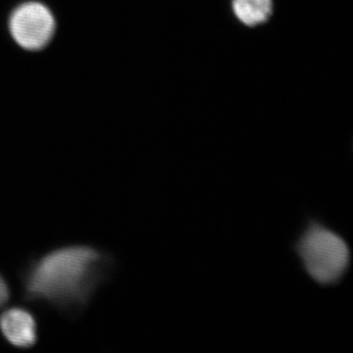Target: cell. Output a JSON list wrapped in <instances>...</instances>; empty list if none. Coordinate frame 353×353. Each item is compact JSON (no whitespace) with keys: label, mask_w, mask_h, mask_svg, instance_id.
<instances>
[{"label":"cell","mask_w":353,"mask_h":353,"mask_svg":"<svg viewBox=\"0 0 353 353\" xmlns=\"http://www.w3.org/2000/svg\"><path fill=\"white\" fill-rule=\"evenodd\" d=\"M115 268L112 253L99 246H58L32 255L18 270L21 299L76 321L101 288L110 282Z\"/></svg>","instance_id":"6da1fadb"},{"label":"cell","mask_w":353,"mask_h":353,"mask_svg":"<svg viewBox=\"0 0 353 353\" xmlns=\"http://www.w3.org/2000/svg\"><path fill=\"white\" fill-rule=\"evenodd\" d=\"M296 252L309 277L322 285L338 284L350 266L345 239L317 221H311L296 243Z\"/></svg>","instance_id":"7a4b0ae2"},{"label":"cell","mask_w":353,"mask_h":353,"mask_svg":"<svg viewBox=\"0 0 353 353\" xmlns=\"http://www.w3.org/2000/svg\"><path fill=\"white\" fill-rule=\"evenodd\" d=\"M50 11L38 2H29L16 9L10 19V31L16 43L26 50L43 48L54 32Z\"/></svg>","instance_id":"3957f363"},{"label":"cell","mask_w":353,"mask_h":353,"mask_svg":"<svg viewBox=\"0 0 353 353\" xmlns=\"http://www.w3.org/2000/svg\"><path fill=\"white\" fill-rule=\"evenodd\" d=\"M0 336L15 350H31L39 341L38 319L23 306L4 309L0 312Z\"/></svg>","instance_id":"277c9868"},{"label":"cell","mask_w":353,"mask_h":353,"mask_svg":"<svg viewBox=\"0 0 353 353\" xmlns=\"http://www.w3.org/2000/svg\"><path fill=\"white\" fill-rule=\"evenodd\" d=\"M236 19L248 27L264 24L273 13V0H232Z\"/></svg>","instance_id":"5b68a950"},{"label":"cell","mask_w":353,"mask_h":353,"mask_svg":"<svg viewBox=\"0 0 353 353\" xmlns=\"http://www.w3.org/2000/svg\"><path fill=\"white\" fill-rule=\"evenodd\" d=\"M11 296H12V292H11L8 281L4 277L3 274L0 272V309L6 307L10 301Z\"/></svg>","instance_id":"8992f818"}]
</instances>
